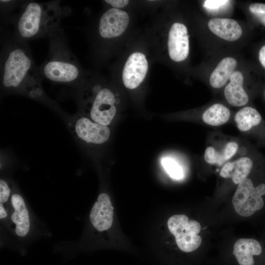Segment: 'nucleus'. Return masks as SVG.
<instances>
[{
	"label": "nucleus",
	"mask_w": 265,
	"mask_h": 265,
	"mask_svg": "<svg viewBox=\"0 0 265 265\" xmlns=\"http://www.w3.org/2000/svg\"><path fill=\"white\" fill-rule=\"evenodd\" d=\"M167 226L182 251L191 252L200 246L202 238L198 234L201 231V225L197 221L189 220L184 214H176L169 218Z\"/></svg>",
	"instance_id": "nucleus-4"
},
{
	"label": "nucleus",
	"mask_w": 265,
	"mask_h": 265,
	"mask_svg": "<svg viewBox=\"0 0 265 265\" xmlns=\"http://www.w3.org/2000/svg\"><path fill=\"white\" fill-rule=\"evenodd\" d=\"M204 159L210 164L221 165L219 152H217L212 147L206 148L204 153Z\"/></svg>",
	"instance_id": "nucleus-22"
},
{
	"label": "nucleus",
	"mask_w": 265,
	"mask_h": 265,
	"mask_svg": "<svg viewBox=\"0 0 265 265\" xmlns=\"http://www.w3.org/2000/svg\"><path fill=\"white\" fill-rule=\"evenodd\" d=\"M237 63L236 60L231 57L221 60L212 73L210 78L211 85L215 88L223 86L234 72Z\"/></svg>",
	"instance_id": "nucleus-17"
},
{
	"label": "nucleus",
	"mask_w": 265,
	"mask_h": 265,
	"mask_svg": "<svg viewBox=\"0 0 265 265\" xmlns=\"http://www.w3.org/2000/svg\"><path fill=\"white\" fill-rule=\"evenodd\" d=\"M115 103V96L109 88H100L91 104L89 112L91 120L103 125L110 124L116 113Z\"/></svg>",
	"instance_id": "nucleus-9"
},
{
	"label": "nucleus",
	"mask_w": 265,
	"mask_h": 265,
	"mask_svg": "<svg viewBox=\"0 0 265 265\" xmlns=\"http://www.w3.org/2000/svg\"><path fill=\"white\" fill-rule=\"evenodd\" d=\"M149 70V62L146 54L141 51L132 53L123 66L121 79L125 87L130 89L137 88L146 78Z\"/></svg>",
	"instance_id": "nucleus-8"
},
{
	"label": "nucleus",
	"mask_w": 265,
	"mask_h": 265,
	"mask_svg": "<svg viewBox=\"0 0 265 265\" xmlns=\"http://www.w3.org/2000/svg\"><path fill=\"white\" fill-rule=\"evenodd\" d=\"M70 126L77 139L87 143L103 144L108 139L110 135L107 126L95 122L85 116H74Z\"/></svg>",
	"instance_id": "nucleus-7"
},
{
	"label": "nucleus",
	"mask_w": 265,
	"mask_h": 265,
	"mask_svg": "<svg viewBox=\"0 0 265 265\" xmlns=\"http://www.w3.org/2000/svg\"><path fill=\"white\" fill-rule=\"evenodd\" d=\"M130 16L126 11L110 7L100 16L96 35L102 42H107L121 36L127 29Z\"/></svg>",
	"instance_id": "nucleus-6"
},
{
	"label": "nucleus",
	"mask_w": 265,
	"mask_h": 265,
	"mask_svg": "<svg viewBox=\"0 0 265 265\" xmlns=\"http://www.w3.org/2000/svg\"><path fill=\"white\" fill-rule=\"evenodd\" d=\"M13 208L11 221L15 224V232L19 237L27 235L30 229L29 212L23 198L19 194H13L11 198Z\"/></svg>",
	"instance_id": "nucleus-12"
},
{
	"label": "nucleus",
	"mask_w": 265,
	"mask_h": 265,
	"mask_svg": "<svg viewBox=\"0 0 265 265\" xmlns=\"http://www.w3.org/2000/svg\"><path fill=\"white\" fill-rule=\"evenodd\" d=\"M7 216L6 210L3 205V204L0 203V218L3 219Z\"/></svg>",
	"instance_id": "nucleus-28"
},
{
	"label": "nucleus",
	"mask_w": 265,
	"mask_h": 265,
	"mask_svg": "<svg viewBox=\"0 0 265 265\" xmlns=\"http://www.w3.org/2000/svg\"><path fill=\"white\" fill-rule=\"evenodd\" d=\"M71 13L70 7L60 0L25 2L18 14L11 18L9 22L13 29L8 34L26 42L49 38L60 27L61 20Z\"/></svg>",
	"instance_id": "nucleus-2"
},
{
	"label": "nucleus",
	"mask_w": 265,
	"mask_h": 265,
	"mask_svg": "<svg viewBox=\"0 0 265 265\" xmlns=\"http://www.w3.org/2000/svg\"><path fill=\"white\" fill-rule=\"evenodd\" d=\"M229 1V0H208L204 1V6L207 9H216L222 6Z\"/></svg>",
	"instance_id": "nucleus-24"
},
{
	"label": "nucleus",
	"mask_w": 265,
	"mask_h": 265,
	"mask_svg": "<svg viewBox=\"0 0 265 265\" xmlns=\"http://www.w3.org/2000/svg\"><path fill=\"white\" fill-rule=\"evenodd\" d=\"M161 164L171 177L179 180L183 177L184 173L182 167L174 159L170 158H163Z\"/></svg>",
	"instance_id": "nucleus-20"
},
{
	"label": "nucleus",
	"mask_w": 265,
	"mask_h": 265,
	"mask_svg": "<svg viewBox=\"0 0 265 265\" xmlns=\"http://www.w3.org/2000/svg\"><path fill=\"white\" fill-rule=\"evenodd\" d=\"M249 10L256 17L265 14V4L254 3L249 6Z\"/></svg>",
	"instance_id": "nucleus-25"
},
{
	"label": "nucleus",
	"mask_w": 265,
	"mask_h": 265,
	"mask_svg": "<svg viewBox=\"0 0 265 265\" xmlns=\"http://www.w3.org/2000/svg\"><path fill=\"white\" fill-rule=\"evenodd\" d=\"M261 23L265 26V14L257 17Z\"/></svg>",
	"instance_id": "nucleus-29"
},
{
	"label": "nucleus",
	"mask_w": 265,
	"mask_h": 265,
	"mask_svg": "<svg viewBox=\"0 0 265 265\" xmlns=\"http://www.w3.org/2000/svg\"><path fill=\"white\" fill-rule=\"evenodd\" d=\"M38 67L33 61L27 42L10 34L2 40L0 53V85L6 93L24 96L56 108L46 95Z\"/></svg>",
	"instance_id": "nucleus-1"
},
{
	"label": "nucleus",
	"mask_w": 265,
	"mask_h": 265,
	"mask_svg": "<svg viewBox=\"0 0 265 265\" xmlns=\"http://www.w3.org/2000/svg\"><path fill=\"white\" fill-rule=\"evenodd\" d=\"M167 47L172 60L181 62L187 58L189 51V35L184 24L180 22L172 24L168 32Z\"/></svg>",
	"instance_id": "nucleus-10"
},
{
	"label": "nucleus",
	"mask_w": 265,
	"mask_h": 265,
	"mask_svg": "<svg viewBox=\"0 0 265 265\" xmlns=\"http://www.w3.org/2000/svg\"><path fill=\"white\" fill-rule=\"evenodd\" d=\"M234 118L238 128L242 132L249 131L253 127L258 125L262 120L259 112L256 109L249 106L238 111Z\"/></svg>",
	"instance_id": "nucleus-18"
},
{
	"label": "nucleus",
	"mask_w": 265,
	"mask_h": 265,
	"mask_svg": "<svg viewBox=\"0 0 265 265\" xmlns=\"http://www.w3.org/2000/svg\"><path fill=\"white\" fill-rule=\"evenodd\" d=\"M259 59L262 66L265 68V45L263 46L259 51Z\"/></svg>",
	"instance_id": "nucleus-27"
},
{
	"label": "nucleus",
	"mask_w": 265,
	"mask_h": 265,
	"mask_svg": "<svg viewBox=\"0 0 265 265\" xmlns=\"http://www.w3.org/2000/svg\"><path fill=\"white\" fill-rule=\"evenodd\" d=\"M238 144L234 141L228 142L221 153H219L221 165L231 159L237 152Z\"/></svg>",
	"instance_id": "nucleus-21"
},
{
	"label": "nucleus",
	"mask_w": 265,
	"mask_h": 265,
	"mask_svg": "<svg viewBox=\"0 0 265 265\" xmlns=\"http://www.w3.org/2000/svg\"><path fill=\"white\" fill-rule=\"evenodd\" d=\"M113 208L109 195L105 193L100 194L93 205L89 217L93 227L99 231L108 229L112 225Z\"/></svg>",
	"instance_id": "nucleus-11"
},
{
	"label": "nucleus",
	"mask_w": 265,
	"mask_h": 265,
	"mask_svg": "<svg viewBox=\"0 0 265 265\" xmlns=\"http://www.w3.org/2000/svg\"><path fill=\"white\" fill-rule=\"evenodd\" d=\"M208 27L214 34L229 41L237 40L242 32L238 23L228 18H212L209 21Z\"/></svg>",
	"instance_id": "nucleus-14"
},
{
	"label": "nucleus",
	"mask_w": 265,
	"mask_h": 265,
	"mask_svg": "<svg viewBox=\"0 0 265 265\" xmlns=\"http://www.w3.org/2000/svg\"><path fill=\"white\" fill-rule=\"evenodd\" d=\"M48 55L38 67L42 79L74 87L83 84L85 73L69 48L65 33L60 27L49 37Z\"/></svg>",
	"instance_id": "nucleus-3"
},
{
	"label": "nucleus",
	"mask_w": 265,
	"mask_h": 265,
	"mask_svg": "<svg viewBox=\"0 0 265 265\" xmlns=\"http://www.w3.org/2000/svg\"><path fill=\"white\" fill-rule=\"evenodd\" d=\"M229 80L230 82L224 89V95L227 101L236 106L246 105L249 98L243 87V77L241 73L238 71H234Z\"/></svg>",
	"instance_id": "nucleus-15"
},
{
	"label": "nucleus",
	"mask_w": 265,
	"mask_h": 265,
	"mask_svg": "<svg viewBox=\"0 0 265 265\" xmlns=\"http://www.w3.org/2000/svg\"><path fill=\"white\" fill-rule=\"evenodd\" d=\"M230 114V110L226 106L221 104H215L204 111L202 119L208 125L218 126L226 123Z\"/></svg>",
	"instance_id": "nucleus-19"
},
{
	"label": "nucleus",
	"mask_w": 265,
	"mask_h": 265,
	"mask_svg": "<svg viewBox=\"0 0 265 265\" xmlns=\"http://www.w3.org/2000/svg\"><path fill=\"white\" fill-rule=\"evenodd\" d=\"M253 167V162L248 157H242L225 163L220 171V176L231 178L234 183L238 184L247 178Z\"/></svg>",
	"instance_id": "nucleus-16"
},
{
	"label": "nucleus",
	"mask_w": 265,
	"mask_h": 265,
	"mask_svg": "<svg viewBox=\"0 0 265 265\" xmlns=\"http://www.w3.org/2000/svg\"><path fill=\"white\" fill-rule=\"evenodd\" d=\"M262 249L260 243L253 238H240L234 245L233 253L239 265H254V256H258Z\"/></svg>",
	"instance_id": "nucleus-13"
},
{
	"label": "nucleus",
	"mask_w": 265,
	"mask_h": 265,
	"mask_svg": "<svg viewBox=\"0 0 265 265\" xmlns=\"http://www.w3.org/2000/svg\"><path fill=\"white\" fill-rule=\"evenodd\" d=\"M265 194V184L254 187L252 181L246 178L238 184L232 199L236 212L243 217L252 215L263 208L264 202L262 196Z\"/></svg>",
	"instance_id": "nucleus-5"
},
{
	"label": "nucleus",
	"mask_w": 265,
	"mask_h": 265,
	"mask_svg": "<svg viewBox=\"0 0 265 265\" xmlns=\"http://www.w3.org/2000/svg\"><path fill=\"white\" fill-rule=\"evenodd\" d=\"M105 2L112 8L119 9L124 8L129 3V0H105Z\"/></svg>",
	"instance_id": "nucleus-26"
},
{
	"label": "nucleus",
	"mask_w": 265,
	"mask_h": 265,
	"mask_svg": "<svg viewBox=\"0 0 265 265\" xmlns=\"http://www.w3.org/2000/svg\"><path fill=\"white\" fill-rule=\"evenodd\" d=\"M10 189L7 183L3 179L0 180V203L6 202L9 198Z\"/></svg>",
	"instance_id": "nucleus-23"
}]
</instances>
